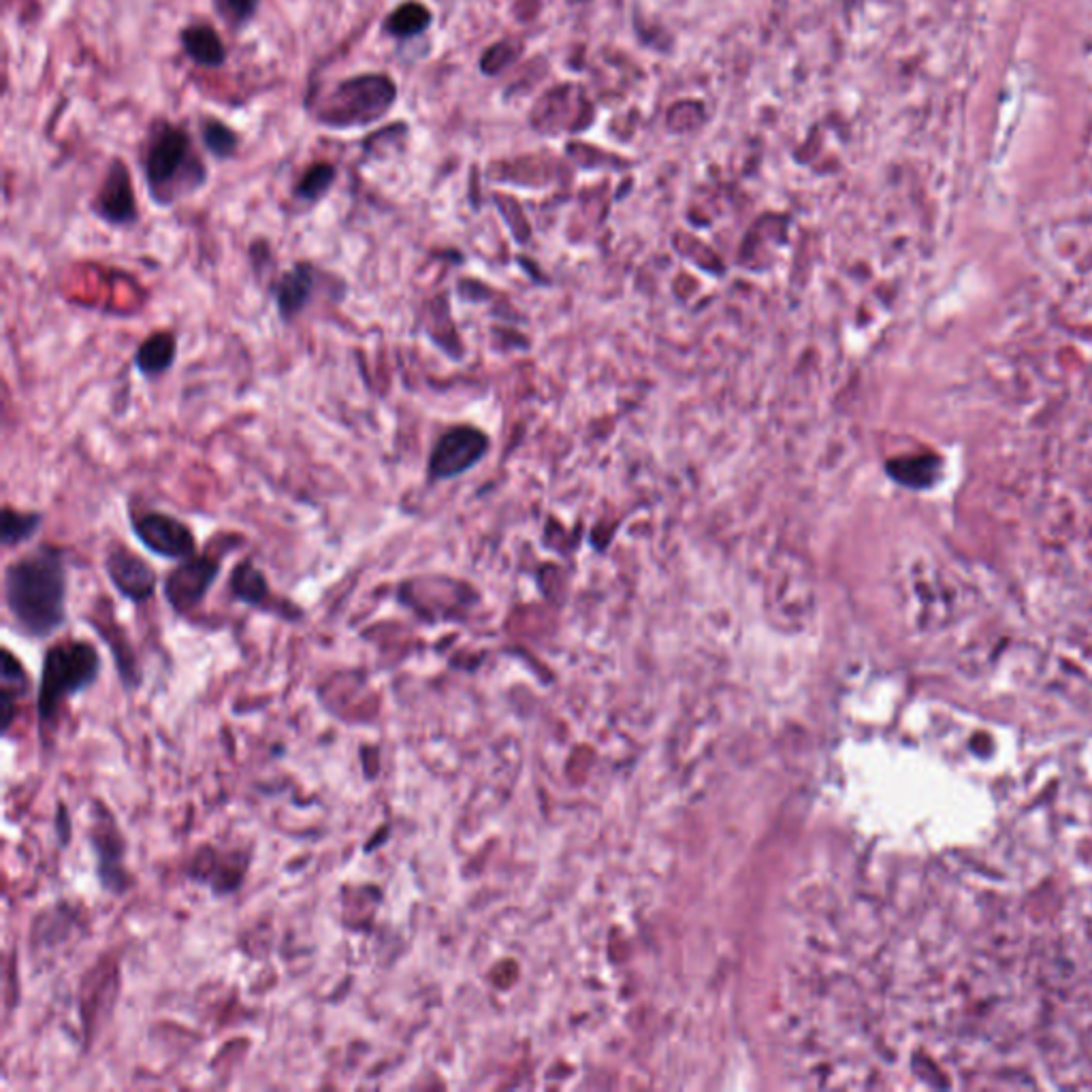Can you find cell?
I'll list each match as a JSON object with an SVG mask.
<instances>
[{"mask_svg": "<svg viewBox=\"0 0 1092 1092\" xmlns=\"http://www.w3.org/2000/svg\"><path fill=\"white\" fill-rule=\"evenodd\" d=\"M3 596L16 630L31 640L52 638L67 625L69 572L67 553L54 544H37L10 561Z\"/></svg>", "mask_w": 1092, "mask_h": 1092, "instance_id": "6da1fadb", "label": "cell"}, {"mask_svg": "<svg viewBox=\"0 0 1092 1092\" xmlns=\"http://www.w3.org/2000/svg\"><path fill=\"white\" fill-rule=\"evenodd\" d=\"M144 174L152 203L172 208L208 184V167L197 154L191 135L172 123L150 127L144 148Z\"/></svg>", "mask_w": 1092, "mask_h": 1092, "instance_id": "7a4b0ae2", "label": "cell"}, {"mask_svg": "<svg viewBox=\"0 0 1092 1092\" xmlns=\"http://www.w3.org/2000/svg\"><path fill=\"white\" fill-rule=\"evenodd\" d=\"M101 674V655L93 642L63 640L46 651L37 694L39 721L54 723L65 700L91 689Z\"/></svg>", "mask_w": 1092, "mask_h": 1092, "instance_id": "3957f363", "label": "cell"}, {"mask_svg": "<svg viewBox=\"0 0 1092 1092\" xmlns=\"http://www.w3.org/2000/svg\"><path fill=\"white\" fill-rule=\"evenodd\" d=\"M397 101V86L382 74H363L340 82L321 105L316 118L327 129L370 127L385 118Z\"/></svg>", "mask_w": 1092, "mask_h": 1092, "instance_id": "277c9868", "label": "cell"}, {"mask_svg": "<svg viewBox=\"0 0 1092 1092\" xmlns=\"http://www.w3.org/2000/svg\"><path fill=\"white\" fill-rule=\"evenodd\" d=\"M223 570L221 557L193 555L180 561L163 583L167 604L176 615H189L201 606Z\"/></svg>", "mask_w": 1092, "mask_h": 1092, "instance_id": "5b68a950", "label": "cell"}, {"mask_svg": "<svg viewBox=\"0 0 1092 1092\" xmlns=\"http://www.w3.org/2000/svg\"><path fill=\"white\" fill-rule=\"evenodd\" d=\"M131 527L142 547L161 559L184 561L197 555L195 532L174 515L144 512L133 519Z\"/></svg>", "mask_w": 1092, "mask_h": 1092, "instance_id": "8992f818", "label": "cell"}, {"mask_svg": "<svg viewBox=\"0 0 1092 1092\" xmlns=\"http://www.w3.org/2000/svg\"><path fill=\"white\" fill-rule=\"evenodd\" d=\"M487 451V438L483 431L461 425L453 427L446 434L440 436L436 442L429 461H427V476L429 483L451 480L463 472H468L474 463L480 461V457Z\"/></svg>", "mask_w": 1092, "mask_h": 1092, "instance_id": "52a82bcc", "label": "cell"}, {"mask_svg": "<svg viewBox=\"0 0 1092 1092\" xmlns=\"http://www.w3.org/2000/svg\"><path fill=\"white\" fill-rule=\"evenodd\" d=\"M95 828L91 836V845L97 855V875L103 890L110 894H125L129 890V873H127V845L123 832L118 830L114 817L105 811V806H95Z\"/></svg>", "mask_w": 1092, "mask_h": 1092, "instance_id": "ba28073f", "label": "cell"}, {"mask_svg": "<svg viewBox=\"0 0 1092 1092\" xmlns=\"http://www.w3.org/2000/svg\"><path fill=\"white\" fill-rule=\"evenodd\" d=\"M103 570L114 589L133 604L148 602L159 585L157 570L127 544L114 542L103 559Z\"/></svg>", "mask_w": 1092, "mask_h": 1092, "instance_id": "9c48e42d", "label": "cell"}, {"mask_svg": "<svg viewBox=\"0 0 1092 1092\" xmlns=\"http://www.w3.org/2000/svg\"><path fill=\"white\" fill-rule=\"evenodd\" d=\"M95 214L110 227H133L140 218L129 165L114 159L105 172L99 195L93 203Z\"/></svg>", "mask_w": 1092, "mask_h": 1092, "instance_id": "30bf717a", "label": "cell"}, {"mask_svg": "<svg viewBox=\"0 0 1092 1092\" xmlns=\"http://www.w3.org/2000/svg\"><path fill=\"white\" fill-rule=\"evenodd\" d=\"M319 274L312 263L299 261L272 282V297L282 323H293L314 299Z\"/></svg>", "mask_w": 1092, "mask_h": 1092, "instance_id": "8fae6325", "label": "cell"}, {"mask_svg": "<svg viewBox=\"0 0 1092 1092\" xmlns=\"http://www.w3.org/2000/svg\"><path fill=\"white\" fill-rule=\"evenodd\" d=\"M229 589L238 602H242L250 608L274 613L287 621H293V617L284 608L276 606V600L272 598L270 581L263 574V570L259 566H255L252 559H242L233 566L231 576H229Z\"/></svg>", "mask_w": 1092, "mask_h": 1092, "instance_id": "7c38bea8", "label": "cell"}, {"mask_svg": "<svg viewBox=\"0 0 1092 1092\" xmlns=\"http://www.w3.org/2000/svg\"><path fill=\"white\" fill-rule=\"evenodd\" d=\"M178 361V336L174 331L150 333L135 351L133 365L144 378L167 374Z\"/></svg>", "mask_w": 1092, "mask_h": 1092, "instance_id": "4fadbf2b", "label": "cell"}, {"mask_svg": "<svg viewBox=\"0 0 1092 1092\" xmlns=\"http://www.w3.org/2000/svg\"><path fill=\"white\" fill-rule=\"evenodd\" d=\"M180 44H182L184 54L199 67L221 69L227 63L225 42L221 39L218 31L208 22L191 25V27L182 29Z\"/></svg>", "mask_w": 1092, "mask_h": 1092, "instance_id": "5bb4252c", "label": "cell"}, {"mask_svg": "<svg viewBox=\"0 0 1092 1092\" xmlns=\"http://www.w3.org/2000/svg\"><path fill=\"white\" fill-rule=\"evenodd\" d=\"M29 691H31V683H29V674H27L22 662L10 649H3V674H0V717H3L5 734L10 732V728L14 723L18 702Z\"/></svg>", "mask_w": 1092, "mask_h": 1092, "instance_id": "9a60e30c", "label": "cell"}, {"mask_svg": "<svg viewBox=\"0 0 1092 1092\" xmlns=\"http://www.w3.org/2000/svg\"><path fill=\"white\" fill-rule=\"evenodd\" d=\"M46 515L39 510H18L10 504L3 506V527H0V542L5 549H16L31 542L44 527Z\"/></svg>", "mask_w": 1092, "mask_h": 1092, "instance_id": "2e32d148", "label": "cell"}, {"mask_svg": "<svg viewBox=\"0 0 1092 1092\" xmlns=\"http://www.w3.org/2000/svg\"><path fill=\"white\" fill-rule=\"evenodd\" d=\"M429 27H431V12L425 5L414 3V0H408V3L395 7L385 18L382 31L395 39H412V37L423 35Z\"/></svg>", "mask_w": 1092, "mask_h": 1092, "instance_id": "e0dca14e", "label": "cell"}, {"mask_svg": "<svg viewBox=\"0 0 1092 1092\" xmlns=\"http://www.w3.org/2000/svg\"><path fill=\"white\" fill-rule=\"evenodd\" d=\"M336 180H338L336 165H331V163H314V165H310L306 169V174L297 182L293 195L299 201L319 203L333 189Z\"/></svg>", "mask_w": 1092, "mask_h": 1092, "instance_id": "ac0fdd59", "label": "cell"}, {"mask_svg": "<svg viewBox=\"0 0 1092 1092\" xmlns=\"http://www.w3.org/2000/svg\"><path fill=\"white\" fill-rule=\"evenodd\" d=\"M201 140H203L206 150L214 159H221V161L233 159L238 148H240L238 133L231 127H227L225 123L216 120V118H206L201 123Z\"/></svg>", "mask_w": 1092, "mask_h": 1092, "instance_id": "d6986e66", "label": "cell"}, {"mask_svg": "<svg viewBox=\"0 0 1092 1092\" xmlns=\"http://www.w3.org/2000/svg\"><path fill=\"white\" fill-rule=\"evenodd\" d=\"M216 14L231 31L246 29L259 14L261 0H212Z\"/></svg>", "mask_w": 1092, "mask_h": 1092, "instance_id": "ffe728a7", "label": "cell"}]
</instances>
